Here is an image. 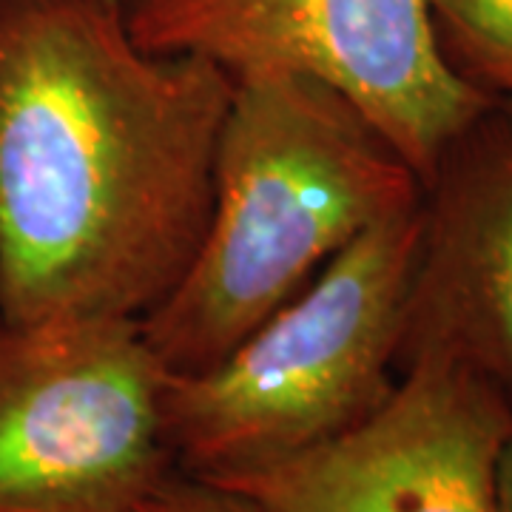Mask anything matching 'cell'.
<instances>
[{
	"label": "cell",
	"instance_id": "11",
	"mask_svg": "<svg viewBox=\"0 0 512 512\" xmlns=\"http://www.w3.org/2000/svg\"><path fill=\"white\" fill-rule=\"evenodd\" d=\"M498 106L504 109V114H507V120H510V126H512V92L507 94V97H504V100H501Z\"/></svg>",
	"mask_w": 512,
	"mask_h": 512
},
{
	"label": "cell",
	"instance_id": "8",
	"mask_svg": "<svg viewBox=\"0 0 512 512\" xmlns=\"http://www.w3.org/2000/svg\"><path fill=\"white\" fill-rule=\"evenodd\" d=\"M447 66L487 100L512 92V0H427Z\"/></svg>",
	"mask_w": 512,
	"mask_h": 512
},
{
	"label": "cell",
	"instance_id": "9",
	"mask_svg": "<svg viewBox=\"0 0 512 512\" xmlns=\"http://www.w3.org/2000/svg\"><path fill=\"white\" fill-rule=\"evenodd\" d=\"M134 512H268L254 498L217 481L171 470Z\"/></svg>",
	"mask_w": 512,
	"mask_h": 512
},
{
	"label": "cell",
	"instance_id": "6",
	"mask_svg": "<svg viewBox=\"0 0 512 512\" xmlns=\"http://www.w3.org/2000/svg\"><path fill=\"white\" fill-rule=\"evenodd\" d=\"M512 399L464 362L416 356L359 427L299 456L208 478L268 512H495Z\"/></svg>",
	"mask_w": 512,
	"mask_h": 512
},
{
	"label": "cell",
	"instance_id": "3",
	"mask_svg": "<svg viewBox=\"0 0 512 512\" xmlns=\"http://www.w3.org/2000/svg\"><path fill=\"white\" fill-rule=\"evenodd\" d=\"M421 200L370 225L214 367L171 376L177 470L220 478L299 456L370 419L399 382Z\"/></svg>",
	"mask_w": 512,
	"mask_h": 512
},
{
	"label": "cell",
	"instance_id": "7",
	"mask_svg": "<svg viewBox=\"0 0 512 512\" xmlns=\"http://www.w3.org/2000/svg\"><path fill=\"white\" fill-rule=\"evenodd\" d=\"M427 353L470 365L512 399V126L498 103L421 185L399 370Z\"/></svg>",
	"mask_w": 512,
	"mask_h": 512
},
{
	"label": "cell",
	"instance_id": "1",
	"mask_svg": "<svg viewBox=\"0 0 512 512\" xmlns=\"http://www.w3.org/2000/svg\"><path fill=\"white\" fill-rule=\"evenodd\" d=\"M231 97L109 0H0V319L154 311L200 248Z\"/></svg>",
	"mask_w": 512,
	"mask_h": 512
},
{
	"label": "cell",
	"instance_id": "5",
	"mask_svg": "<svg viewBox=\"0 0 512 512\" xmlns=\"http://www.w3.org/2000/svg\"><path fill=\"white\" fill-rule=\"evenodd\" d=\"M123 20L148 52L205 57L234 80L293 72L339 89L421 185L493 106L447 66L427 0H126Z\"/></svg>",
	"mask_w": 512,
	"mask_h": 512
},
{
	"label": "cell",
	"instance_id": "4",
	"mask_svg": "<svg viewBox=\"0 0 512 512\" xmlns=\"http://www.w3.org/2000/svg\"><path fill=\"white\" fill-rule=\"evenodd\" d=\"M140 322L0 319V512H134L171 470Z\"/></svg>",
	"mask_w": 512,
	"mask_h": 512
},
{
	"label": "cell",
	"instance_id": "12",
	"mask_svg": "<svg viewBox=\"0 0 512 512\" xmlns=\"http://www.w3.org/2000/svg\"><path fill=\"white\" fill-rule=\"evenodd\" d=\"M111 6H117V9H123V6H126V0H109Z\"/></svg>",
	"mask_w": 512,
	"mask_h": 512
},
{
	"label": "cell",
	"instance_id": "2",
	"mask_svg": "<svg viewBox=\"0 0 512 512\" xmlns=\"http://www.w3.org/2000/svg\"><path fill=\"white\" fill-rule=\"evenodd\" d=\"M419 200V174L339 89L239 77L211 217L183 279L140 319L148 348L171 376L214 367L370 225Z\"/></svg>",
	"mask_w": 512,
	"mask_h": 512
},
{
	"label": "cell",
	"instance_id": "10",
	"mask_svg": "<svg viewBox=\"0 0 512 512\" xmlns=\"http://www.w3.org/2000/svg\"><path fill=\"white\" fill-rule=\"evenodd\" d=\"M495 512H512V424L495 458Z\"/></svg>",
	"mask_w": 512,
	"mask_h": 512
}]
</instances>
